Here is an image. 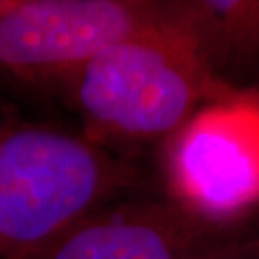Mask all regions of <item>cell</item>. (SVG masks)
Segmentation results:
<instances>
[{"mask_svg": "<svg viewBox=\"0 0 259 259\" xmlns=\"http://www.w3.org/2000/svg\"><path fill=\"white\" fill-rule=\"evenodd\" d=\"M249 95H251V96L254 98V100H256V101L259 103V84H257V86H256V88H254V90H252V91H249Z\"/></svg>", "mask_w": 259, "mask_h": 259, "instance_id": "8", "label": "cell"}, {"mask_svg": "<svg viewBox=\"0 0 259 259\" xmlns=\"http://www.w3.org/2000/svg\"><path fill=\"white\" fill-rule=\"evenodd\" d=\"M137 184L130 160L82 133L0 116V259H29Z\"/></svg>", "mask_w": 259, "mask_h": 259, "instance_id": "2", "label": "cell"}, {"mask_svg": "<svg viewBox=\"0 0 259 259\" xmlns=\"http://www.w3.org/2000/svg\"><path fill=\"white\" fill-rule=\"evenodd\" d=\"M167 199L236 229L259 205V103L249 93L200 110L162 143Z\"/></svg>", "mask_w": 259, "mask_h": 259, "instance_id": "4", "label": "cell"}, {"mask_svg": "<svg viewBox=\"0 0 259 259\" xmlns=\"http://www.w3.org/2000/svg\"><path fill=\"white\" fill-rule=\"evenodd\" d=\"M185 27L214 79L237 95L259 84V0H182Z\"/></svg>", "mask_w": 259, "mask_h": 259, "instance_id": "6", "label": "cell"}, {"mask_svg": "<svg viewBox=\"0 0 259 259\" xmlns=\"http://www.w3.org/2000/svg\"><path fill=\"white\" fill-rule=\"evenodd\" d=\"M190 259H259V236L234 232L212 242Z\"/></svg>", "mask_w": 259, "mask_h": 259, "instance_id": "7", "label": "cell"}, {"mask_svg": "<svg viewBox=\"0 0 259 259\" xmlns=\"http://www.w3.org/2000/svg\"><path fill=\"white\" fill-rule=\"evenodd\" d=\"M58 86L82 135L111 152L160 143L204 108L244 95L219 84L202 63L182 19L111 46Z\"/></svg>", "mask_w": 259, "mask_h": 259, "instance_id": "1", "label": "cell"}, {"mask_svg": "<svg viewBox=\"0 0 259 259\" xmlns=\"http://www.w3.org/2000/svg\"><path fill=\"white\" fill-rule=\"evenodd\" d=\"M234 232L205 224L167 197L115 200L29 259H190Z\"/></svg>", "mask_w": 259, "mask_h": 259, "instance_id": "5", "label": "cell"}, {"mask_svg": "<svg viewBox=\"0 0 259 259\" xmlns=\"http://www.w3.org/2000/svg\"><path fill=\"white\" fill-rule=\"evenodd\" d=\"M5 2H7V0H0V14H2V10L5 7Z\"/></svg>", "mask_w": 259, "mask_h": 259, "instance_id": "9", "label": "cell"}, {"mask_svg": "<svg viewBox=\"0 0 259 259\" xmlns=\"http://www.w3.org/2000/svg\"><path fill=\"white\" fill-rule=\"evenodd\" d=\"M180 19L182 0H7L0 67L25 81L59 84L101 51Z\"/></svg>", "mask_w": 259, "mask_h": 259, "instance_id": "3", "label": "cell"}]
</instances>
